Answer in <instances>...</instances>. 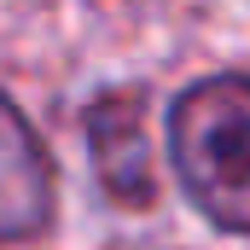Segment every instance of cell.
<instances>
[{
    "label": "cell",
    "mask_w": 250,
    "mask_h": 250,
    "mask_svg": "<svg viewBox=\"0 0 250 250\" xmlns=\"http://www.w3.org/2000/svg\"><path fill=\"white\" fill-rule=\"evenodd\" d=\"M87 157L99 169V187L117 204L157 198V151H151V99L146 87H111L87 111Z\"/></svg>",
    "instance_id": "obj_2"
},
{
    "label": "cell",
    "mask_w": 250,
    "mask_h": 250,
    "mask_svg": "<svg viewBox=\"0 0 250 250\" xmlns=\"http://www.w3.org/2000/svg\"><path fill=\"white\" fill-rule=\"evenodd\" d=\"M169 151L204 221L250 239V76L192 82L169 111Z\"/></svg>",
    "instance_id": "obj_1"
},
{
    "label": "cell",
    "mask_w": 250,
    "mask_h": 250,
    "mask_svg": "<svg viewBox=\"0 0 250 250\" xmlns=\"http://www.w3.org/2000/svg\"><path fill=\"white\" fill-rule=\"evenodd\" d=\"M53 221V157L29 117L0 93V239L23 245Z\"/></svg>",
    "instance_id": "obj_3"
}]
</instances>
